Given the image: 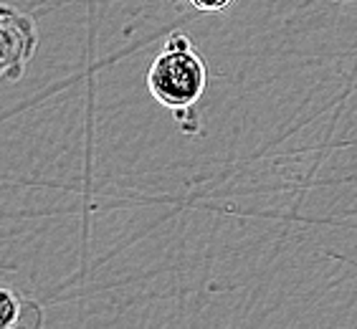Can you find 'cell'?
<instances>
[{
	"label": "cell",
	"mask_w": 357,
	"mask_h": 329,
	"mask_svg": "<svg viewBox=\"0 0 357 329\" xmlns=\"http://www.w3.org/2000/svg\"><path fill=\"white\" fill-rule=\"evenodd\" d=\"M188 3L200 13H223V10L234 6L236 0H188Z\"/></svg>",
	"instance_id": "obj_4"
},
{
	"label": "cell",
	"mask_w": 357,
	"mask_h": 329,
	"mask_svg": "<svg viewBox=\"0 0 357 329\" xmlns=\"http://www.w3.org/2000/svg\"><path fill=\"white\" fill-rule=\"evenodd\" d=\"M340 3H352V0H340Z\"/></svg>",
	"instance_id": "obj_5"
},
{
	"label": "cell",
	"mask_w": 357,
	"mask_h": 329,
	"mask_svg": "<svg viewBox=\"0 0 357 329\" xmlns=\"http://www.w3.org/2000/svg\"><path fill=\"white\" fill-rule=\"evenodd\" d=\"M38 48L36 21L10 3H0V86L21 82Z\"/></svg>",
	"instance_id": "obj_2"
},
{
	"label": "cell",
	"mask_w": 357,
	"mask_h": 329,
	"mask_svg": "<svg viewBox=\"0 0 357 329\" xmlns=\"http://www.w3.org/2000/svg\"><path fill=\"white\" fill-rule=\"evenodd\" d=\"M208 86V69L185 33H172L147 69V89L165 109L190 112Z\"/></svg>",
	"instance_id": "obj_1"
},
{
	"label": "cell",
	"mask_w": 357,
	"mask_h": 329,
	"mask_svg": "<svg viewBox=\"0 0 357 329\" xmlns=\"http://www.w3.org/2000/svg\"><path fill=\"white\" fill-rule=\"evenodd\" d=\"M23 299L13 289L0 286V329L18 327L23 322Z\"/></svg>",
	"instance_id": "obj_3"
}]
</instances>
